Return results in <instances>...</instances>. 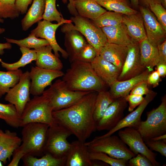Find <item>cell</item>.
<instances>
[{"instance_id":"cell-1","label":"cell","mask_w":166,"mask_h":166,"mask_svg":"<svg viewBox=\"0 0 166 166\" xmlns=\"http://www.w3.org/2000/svg\"><path fill=\"white\" fill-rule=\"evenodd\" d=\"M97 93L95 91H90L71 106L52 112L55 121L83 142H85L97 130L94 112Z\"/></svg>"},{"instance_id":"cell-2","label":"cell","mask_w":166,"mask_h":166,"mask_svg":"<svg viewBox=\"0 0 166 166\" xmlns=\"http://www.w3.org/2000/svg\"><path fill=\"white\" fill-rule=\"evenodd\" d=\"M70 64L62 77L69 89L80 91L105 90L107 85L96 73L90 63L76 60Z\"/></svg>"},{"instance_id":"cell-3","label":"cell","mask_w":166,"mask_h":166,"mask_svg":"<svg viewBox=\"0 0 166 166\" xmlns=\"http://www.w3.org/2000/svg\"><path fill=\"white\" fill-rule=\"evenodd\" d=\"M49 125L47 124L32 122L22 127V143L15 150L12 160L8 166H17L25 156H40L44 155L43 149Z\"/></svg>"},{"instance_id":"cell-4","label":"cell","mask_w":166,"mask_h":166,"mask_svg":"<svg viewBox=\"0 0 166 166\" xmlns=\"http://www.w3.org/2000/svg\"><path fill=\"white\" fill-rule=\"evenodd\" d=\"M53 109L48 99L45 95L34 96L26 104L21 116L20 127L32 122L53 124Z\"/></svg>"},{"instance_id":"cell-5","label":"cell","mask_w":166,"mask_h":166,"mask_svg":"<svg viewBox=\"0 0 166 166\" xmlns=\"http://www.w3.org/2000/svg\"><path fill=\"white\" fill-rule=\"evenodd\" d=\"M72 23H65L61 28V31L76 30L85 38L87 42L95 49L99 55L102 48L107 42L105 35L101 28L95 25L92 21L78 15L70 18Z\"/></svg>"},{"instance_id":"cell-6","label":"cell","mask_w":166,"mask_h":166,"mask_svg":"<svg viewBox=\"0 0 166 166\" xmlns=\"http://www.w3.org/2000/svg\"><path fill=\"white\" fill-rule=\"evenodd\" d=\"M90 91L72 90L63 80L58 79L42 94L48 99L53 111L71 106Z\"/></svg>"},{"instance_id":"cell-7","label":"cell","mask_w":166,"mask_h":166,"mask_svg":"<svg viewBox=\"0 0 166 166\" xmlns=\"http://www.w3.org/2000/svg\"><path fill=\"white\" fill-rule=\"evenodd\" d=\"M72 134L69 129L55 121L48 129L44 154H50L57 158H66L71 145L67 138Z\"/></svg>"},{"instance_id":"cell-8","label":"cell","mask_w":166,"mask_h":166,"mask_svg":"<svg viewBox=\"0 0 166 166\" xmlns=\"http://www.w3.org/2000/svg\"><path fill=\"white\" fill-rule=\"evenodd\" d=\"M89 152H100L116 159L128 160L135 154L118 136L95 137L91 141L85 142Z\"/></svg>"},{"instance_id":"cell-9","label":"cell","mask_w":166,"mask_h":166,"mask_svg":"<svg viewBox=\"0 0 166 166\" xmlns=\"http://www.w3.org/2000/svg\"><path fill=\"white\" fill-rule=\"evenodd\" d=\"M161 102L156 109L147 112V119L141 121L137 130L144 141L166 133V96L161 99Z\"/></svg>"},{"instance_id":"cell-10","label":"cell","mask_w":166,"mask_h":166,"mask_svg":"<svg viewBox=\"0 0 166 166\" xmlns=\"http://www.w3.org/2000/svg\"><path fill=\"white\" fill-rule=\"evenodd\" d=\"M118 131L119 137L136 156L138 153L142 154L149 159L153 166L160 165L156 160L157 154L153 152L147 146L137 129L127 127Z\"/></svg>"},{"instance_id":"cell-11","label":"cell","mask_w":166,"mask_h":166,"mask_svg":"<svg viewBox=\"0 0 166 166\" xmlns=\"http://www.w3.org/2000/svg\"><path fill=\"white\" fill-rule=\"evenodd\" d=\"M30 72L23 73L19 81L6 93L5 100L14 105L21 117L30 97Z\"/></svg>"},{"instance_id":"cell-12","label":"cell","mask_w":166,"mask_h":166,"mask_svg":"<svg viewBox=\"0 0 166 166\" xmlns=\"http://www.w3.org/2000/svg\"><path fill=\"white\" fill-rule=\"evenodd\" d=\"M72 23L71 19H65L61 22L53 24L51 22L44 20L38 22L37 27L31 31L30 33L37 38H41L46 39L49 42L54 51V54L58 57H60L59 52L61 53L62 57L65 59L69 57L66 50L62 49L58 44L55 38V33L58 28L65 23Z\"/></svg>"},{"instance_id":"cell-13","label":"cell","mask_w":166,"mask_h":166,"mask_svg":"<svg viewBox=\"0 0 166 166\" xmlns=\"http://www.w3.org/2000/svg\"><path fill=\"white\" fill-rule=\"evenodd\" d=\"M64 74L61 70H49L37 66H32L30 72L31 80L30 94L34 96L42 95L45 88L52 84L53 81L62 77Z\"/></svg>"},{"instance_id":"cell-14","label":"cell","mask_w":166,"mask_h":166,"mask_svg":"<svg viewBox=\"0 0 166 166\" xmlns=\"http://www.w3.org/2000/svg\"><path fill=\"white\" fill-rule=\"evenodd\" d=\"M139 8L143 17L147 38L152 45L157 47L166 40V30L148 8L139 6Z\"/></svg>"},{"instance_id":"cell-15","label":"cell","mask_w":166,"mask_h":166,"mask_svg":"<svg viewBox=\"0 0 166 166\" xmlns=\"http://www.w3.org/2000/svg\"><path fill=\"white\" fill-rule=\"evenodd\" d=\"M127 107V101L124 97L115 99L97 122V130L109 131L113 128L123 118L124 112Z\"/></svg>"},{"instance_id":"cell-16","label":"cell","mask_w":166,"mask_h":166,"mask_svg":"<svg viewBox=\"0 0 166 166\" xmlns=\"http://www.w3.org/2000/svg\"><path fill=\"white\" fill-rule=\"evenodd\" d=\"M127 46V54L118 81H122L131 78L139 75L146 69L140 63L139 43L133 42Z\"/></svg>"},{"instance_id":"cell-17","label":"cell","mask_w":166,"mask_h":166,"mask_svg":"<svg viewBox=\"0 0 166 166\" xmlns=\"http://www.w3.org/2000/svg\"><path fill=\"white\" fill-rule=\"evenodd\" d=\"M157 94L156 92L150 90V92L146 95L142 102L135 110L123 117L113 128L109 131L107 133L99 136L102 137L110 136L119 130L127 127L133 128L137 129L141 121V117L143 112Z\"/></svg>"},{"instance_id":"cell-18","label":"cell","mask_w":166,"mask_h":166,"mask_svg":"<svg viewBox=\"0 0 166 166\" xmlns=\"http://www.w3.org/2000/svg\"><path fill=\"white\" fill-rule=\"evenodd\" d=\"M85 142L78 140L70 143L65 166H97V160L90 159V152Z\"/></svg>"},{"instance_id":"cell-19","label":"cell","mask_w":166,"mask_h":166,"mask_svg":"<svg viewBox=\"0 0 166 166\" xmlns=\"http://www.w3.org/2000/svg\"><path fill=\"white\" fill-rule=\"evenodd\" d=\"M97 76L110 86L117 80L121 70L99 55L90 63Z\"/></svg>"},{"instance_id":"cell-20","label":"cell","mask_w":166,"mask_h":166,"mask_svg":"<svg viewBox=\"0 0 166 166\" xmlns=\"http://www.w3.org/2000/svg\"><path fill=\"white\" fill-rule=\"evenodd\" d=\"M21 139L16 132L0 129V160L5 164L10 160L14 151L20 145Z\"/></svg>"},{"instance_id":"cell-21","label":"cell","mask_w":166,"mask_h":166,"mask_svg":"<svg viewBox=\"0 0 166 166\" xmlns=\"http://www.w3.org/2000/svg\"><path fill=\"white\" fill-rule=\"evenodd\" d=\"M151 72L146 69L141 74L131 78L122 81L117 80L109 86V92L114 99L124 97L129 94L138 84L146 81L148 74Z\"/></svg>"},{"instance_id":"cell-22","label":"cell","mask_w":166,"mask_h":166,"mask_svg":"<svg viewBox=\"0 0 166 166\" xmlns=\"http://www.w3.org/2000/svg\"><path fill=\"white\" fill-rule=\"evenodd\" d=\"M128 51L127 46L107 42L101 49L99 55L121 70Z\"/></svg>"},{"instance_id":"cell-23","label":"cell","mask_w":166,"mask_h":166,"mask_svg":"<svg viewBox=\"0 0 166 166\" xmlns=\"http://www.w3.org/2000/svg\"><path fill=\"white\" fill-rule=\"evenodd\" d=\"M122 22L126 26L133 42L139 43L147 38L143 17L140 12L123 14Z\"/></svg>"},{"instance_id":"cell-24","label":"cell","mask_w":166,"mask_h":166,"mask_svg":"<svg viewBox=\"0 0 166 166\" xmlns=\"http://www.w3.org/2000/svg\"><path fill=\"white\" fill-rule=\"evenodd\" d=\"M64 45L71 63L76 60L81 50L88 43L85 37L78 31L71 30L64 32Z\"/></svg>"},{"instance_id":"cell-25","label":"cell","mask_w":166,"mask_h":166,"mask_svg":"<svg viewBox=\"0 0 166 166\" xmlns=\"http://www.w3.org/2000/svg\"><path fill=\"white\" fill-rule=\"evenodd\" d=\"M34 50L37 56L36 66L49 70L61 71L62 69V62L59 57L52 53V49L49 45Z\"/></svg>"},{"instance_id":"cell-26","label":"cell","mask_w":166,"mask_h":166,"mask_svg":"<svg viewBox=\"0 0 166 166\" xmlns=\"http://www.w3.org/2000/svg\"><path fill=\"white\" fill-rule=\"evenodd\" d=\"M101 28L105 35L108 42L125 46L133 42L126 26L123 22L117 26Z\"/></svg>"},{"instance_id":"cell-27","label":"cell","mask_w":166,"mask_h":166,"mask_svg":"<svg viewBox=\"0 0 166 166\" xmlns=\"http://www.w3.org/2000/svg\"><path fill=\"white\" fill-rule=\"evenodd\" d=\"M139 44L141 64L146 69L152 72L159 62L157 48L152 45L147 38Z\"/></svg>"},{"instance_id":"cell-28","label":"cell","mask_w":166,"mask_h":166,"mask_svg":"<svg viewBox=\"0 0 166 166\" xmlns=\"http://www.w3.org/2000/svg\"><path fill=\"white\" fill-rule=\"evenodd\" d=\"M73 3L78 15L92 20L107 11L95 0H73Z\"/></svg>"},{"instance_id":"cell-29","label":"cell","mask_w":166,"mask_h":166,"mask_svg":"<svg viewBox=\"0 0 166 166\" xmlns=\"http://www.w3.org/2000/svg\"><path fill=\"white\" fill-rule=\"evenodd\" d=\"M46 0H33L32 4L22 20V30L26 31L33 24L42 19Z\"/></svg>"},{"instance_id":"cell-30","label":"cell","mask_w":166,"mask_h":166,"mask_svg":"<svg viewBox=\"0 0 166 166\" xmlns=\"http://www.w3.org/2000/svg\"><path fill=\"white\" fill-rule=\"evenodd\" d=\"M66 158H57L50 154H45L40 158L27 155L22 159L23 165L25 166H65Z\"/></svg>"},{"instance_id":"cell-31","label":"cell","mask_w":166,"mask_h":166,"mask_svg":"<svg viewBox=\"0 0 166 166\" xmlns=\"http://www.w3.org/2000/svg\"><path fill=\"white\" fill-rule=\"evenodd\" d=\"M101 6L109 11L124 15L137 13V11L131 7L129 0H95Z\"/></svg>"},{"instance_id":"cell-32","label":"cell","mask_w":166,"mask_h":166,"mask_svg":"<svg viewBox=\"0 0 166 166\" xmlns=\"http://www.w3.org/2000/svg\"><path fill=\"white\" fill-rule=\"evenodd\" d=\"M23 72L21 69L15 70H0V99L19 81Z\"/></svg>"},{"instance_id":"cell-33","label":"cell","mask_w":166,"mask_h":166,"mask_svg":"<svg viewBox=\"0 0 166 166\" xmlns=\"http://www.w3.org/2000/svg\"><path fill=\"white\" fill-rule=\"evenodd\" d=\"M20 49L22 55L19 60L13 63H8L3 62L0 58L2 67L7 70H15L20 67H24L33 61H36L37 56L34 49L31 50L27 48L21 47H20Z\"/></svg>"},{"instance_id":"cell-34","label":"cell","mask_w":166,"mask_h":166,"mask_svg":"<svg viewBox=\"0 0 166 166\" xmlns=\"http://www.w3.org/2000/svg\"><path fill=\"white\" fill-rule=\"evenodd\" d=\"M0 119L11 127L15 128L20 127L21 117L15 106L11 103H0Z\"/></svg>"},{"instance_id":"cell-35","label":"cell","mask_w":166,"mask_h":166,"mask_svg":"<svg viewBox=\"0 0 166 166\" xmlns=\"http://www.w3.org/2000/svg\"><path fill=\"white\" fill-rule=\"evenodd\" d=\"M114 100L109 91L104 90L98 92L94 112V118L97 122L103 117L109 105Z\"/></svg>"},{"instance_id":"cell-36","label":"cell","mask_w":166,"mask_h":166,"mask_svg":"<svg viewBox=\"0 0 166 166\" xmlns=\"http://www.w3.org/2000/svg\"><path fill=\"white\" fill-rule=\"evenodd\" d=\"M123 18L121 14L107 11L96 19L91 20L95 25L101 28L119 25L122 22Z\"/></svg>"},{"instance_id":"cell-37","label":"cell","mask_w":166,"mask_h":166,"mask_svg":"<svg viewBox=\"0 0 166 166\" xmlns=\"http://www.w3.org/2000/svg\"><path fill=\"white\" fill-rule=\"evenodd\" d=\"M4 38L7 42L16 44L20 47H25L29 49H35L49 45L46 39L38 38L31 33L27 37L21 40Z\"/></svg>"},{"instance_id":"cell-38","label":"cell","mask_w":166,"mask_h":166,"mask_svg":"<svg viewBox=\"0 0 166 166\" xmlns=\"http://www.w3.org/2000/svg\"><path fill=\"white\" fill-rule=\"evenodd\" d=\"M15 0H0V18L13 19L20 13L15 5Z\"/></svg>"},{"instance_id":"cell-39","label":"cell","mask_w":166,"mask_h":166,"mask_svg":"<svg viewBox=\"0 0 166 166\" xmlns=\"http://www.w3.org/2000/svg\"><path fill=\"white\" fill-rule=\"evenodd\" d=\"M56 0H46L44 12L42 19L50 22L56 21L57 23L65 19L56 7Z\"/></svg>"},{"instance_id":"cell-40","label":"cell","mask_w":166,"mask_h":166,"mask_svg":"<svg viewBox=\"0 0 166 166\" xmlns=\"http://www.w3.org/2000/svg\"><path fill=\"white\" fill-rule=\"evenodd\" d=\"M89 152L90 157L92 160H100L111 166H128V161L125 160L113 158L102 152Z\"/></svg>"},{"instance_id":"cell-41","label":"cell","mask_w":166,"mask_h":166,"mask_svg":"<svg viewBox=\"0 0 166 166\" xmlns=\"http://www.w3.org/2000/svg\"><path fill=\"white\" fill-rule=\"evenodd\" d=\"M97 56L95 49L88 42L81 50L76 60L91 63Z\"/></svg>"},{"instance_id":"cell-42","label":"cell","mask_w":166,"mask_h":166,"mask_svg":"<svg viewBox=\"0 0 166 166\" xmlns=\"http://www.w3.org/2000/svg\"><path fill=\"white\" fill-rule=\"evenodd\" d=\"M154 14L158 21L166 30V10L160 3L151 4L148 8Z\"/></svg>"},{"instance_id":"cell-43","label":"cell","mask_w":166,"mask_h":166,"mask_svg":"<svg viewBox=\"0 0 166 166\" xmlns=\"http://www.w3.org/2000/svg\"><path fill=\"white\" fill-rule=\"evenodd\" d=\"M144 142L151 151L158 152L162 156L166 157V140L153 141L149 140Z\"/></svg>"},{"instance_id":"cell-44","label":"cell","mask_w":166,"mask_h":166,"mask_svg":"<svg viewBox=\"0 0 166 166\" xmlns=\"http://www.w3.org/2000/svg\"><path fill=\"white\" fill-rule=\"evenodd\" d=\"M128 164L130 166H153L148 159L140 153L128 160Z\"/></svg>"},{"instance_id":"cell-45","label":"cell","mask_w":166,"mask_h":166,"mask_svg":"<svg viewBox=\"0 0 166 166\" xmlns=\"http://www.w3.org/2000/svg\"><path fill=\"white\" fill-rule=\"evenodd\" d=\"M124 97L127 102H128V111L130 112L133 111L136 106L140 105L144 98L142 95L130 94Z\"/></svg>"},{"instance_id":"cell-46","label":"cell","mask_w":166,"mask_h":166,"mask_svg":"<svg viewBox=\"0 0 166 166\" xmlns=\"http://www.w3.org/2000/svg\"><path fill=\"white\" fill-rule=\"evenodd\" d=\"M147 81H142L136 85L130 92V94L143 96L150 91Z\"/></svg>"},{"instance_id":"cell-47","label":"cell","mask_w":166,"mask_h":166,"mask_svg":"<svg viewBox=\"0 0 166 166\" xmlns=\"http://www.w3.org/2000/svg\"><path fill=\"white\" fill-rule=\"evenodd\" d=\"M161 81L160 77L156 70L150 73L148 75L147 82L148 85H151L153 88L158 86Z\"/></svg>"},{"instance_id":"cell-48","label":"cell","mask_w":166,"mask_h":166,"mask_svg":"<svg viewBox=\"0 0 166 166\" xmlns=\"http://www.w3.org/2000/svg\"><path fill=\"white\" fill-rule=\"evenodd\" d=\"M159 62L158 63L166 64V40L158 45Z\"/></svg>"},{"instance_id":"cell-49","label":"cell","mask_w":166,"mask_h":166,"mask_svg":"<svg viewBox=\"0 0 166 166\" xmlns=\"http://www.w3.org/2000/svg\"><path fill=\"white\" fill-rule=\"evenodd\" d=\"M33 0H15V5L20 13L24 14L26 12L28 6Z\"/></svg>"},{"instance_id":"cell-50","label":"cell","mask_w":166,"mask_h":166,"mask_svg":"<svg viewBox=\"0 0 166 166\" xmlns=\"http://www.w3.org/2000/svg\"><path fill=\"white\" fill-rule=\"evenodd\" d=\"M68 0H62L64 4H66ZM69 2L68 4L67 7L70 14L73 16L78 15L75 7L73 3V0H69Z\"/></svg>"},{"instance_id":"cell-51","label":"cell","mask_w":166,"mask_h":166,"mask_svg":"<svg viewBox=\"0 0 166 166\" xmlns=\"http://www.w3.org/2000/svg\"><path fill=\"white\" fill-rule=\"evenodd\" d=\"M156 69L160 77H164L166 75V64L158 63Z\"/></svg>"},{"instance_id":"cell-52","label":"cell","mask_w":166,"mask_h":166,"mask_svg":"<svg viewBox=\"0 0 166 166\" xmlns=\"http://www.w3.org/2000/svg\"><path fill=\"white\" fill-rule=\"evenodd\" d=\"M139 6L149 8V5L154 3H161V0H138Z\"/></svg>"},{"instance_id":"cell-53","label":"cell","mask_w":166,"mask_h":166,"mask_svg":"<svg viewBox=\"0 0 166 166\" xmlns=\"http://www.w3.org/2000/svg\"><path fill=\"white\" fill-rule=\"evenodd\" d=\"M12 47L11 44L10 43L7 42L5 43H0V55L4 54V49H10Z\"/></svg>"},{"instance_id":"cell-54","label":"cell","mask_w":166,"mask_h":166,"mask_svg":"<svg viewBox=\"0 0 166 166\" xmlns=\"http://www.w3.org/2000/svg\"><path fill=\"white\" fill-rule=\"evenodd\" d=\"M150 140L153 141L166 140V134H164L154 137L150 139Z\"/></svg>"},{"instance_id":"cell-55","label":"cell","mask_w":166,"mask_h":166,"mask_svg":"<svg viewBox=\"0 0 166 166\" xmlns=\"http://www.w3.org/2000/svg\"><path fill=\"white\" fill-rule=\"evenodd\" d=\"M131 6L134 9L139 8V5L138 0H129Z\"/></svg>"},{"instance_id":"cell-56","label":"cell","mask_w":166,"mask_h":166,"mask_svg":"<svg viewBox=\"0 0 166 166\" xmlns=\"http://www.w3.org/2000/svg\"><path fill=\"white\" fill-rule=\"evenodd\" d=\"M161 4L162 6L166 9V0H161Z\"/></svg>"},{"instance_id":"cell-57","label":"cell","mask_w":166,"mask_h":166,"mask_svg":"<svg viewBox=\"0 0 166 166\" xmlns=\"http://www.w3.org/2000/svg\"><path fill=\"white\" fill-rule=\"evenodd\" d=\"M4 22V20L3 19L0 18V22L3 23Z\"/></svg>"},{"instance_id":"cell-58","label":"cell","mask_w":166,"mask_h":166,"mask_svg":"<svg viewBox=\"0 0 166 166\" xmlns=\"http://www.w3.org/2000/svg\"><path fill=\"white\" fill-rule=\"evenodd\" d=\"M3 166L2 164V162L0 160V166Z\"/></svg>"}]
</instances>
